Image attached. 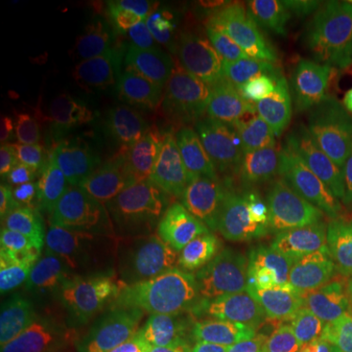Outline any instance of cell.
I'll list each match as a JSON object with an SVG mask.
<instances>
[{
    "label": "cell",
    "mask_w": 352,
    "mask_h": 352,
    "mask_svg": "<svg viewBox=\"0 0 352 352\" xmlns=\"http://www.w3.org/2000/svg\"><path fill=\"white\" fill-rule=\"evenodd\" d=\"M245 112L247 100L227 92L200 112L161 122L149 133L147 157L173 182L210 180L233 173L243 149Z\"/></svg>",
    "instance_id": "cell-1"
},
{
    "label": "cell",
    "mask_w": 352,
    "mask_h": 352,
    "mask_svg": "<svg viewBox=\"0 0 352 352\" xmlns=\"http://www.w3.org/2000/svg\"><path fill=\"white\" fill-rule=\"evenodd\" d=\"M249 124L252 138L272 143L323 175L339 161L351 133L339 108L314 94L280 98L261 90L252 102Z\"/></svg>",
    "instance_id": "cell-2"
},
{
    "label": "cell",
    "mask_w": 352,
    "mask_h": 352,
    "mask_svg": "<svg viewBox=\"0 0 352 352\" xmlns=\"http://www.w3.org/2000/svg\"><path fill=\"white\" fill-rule=\"evenodd\" d=\"M212 256L221 274L243 294V303L258 300L300 264L288 235L254 212H233L215 223Z\"/></svg>",
    "instance_id": "cell-3"
},
{
    "label": "cell",
    "mask_w": 352,
    "mask_h": 352,
    "mask_svg": "<svg viewBox=\"0 0 352 352\" xmlns=\"http://www.w3.org/2000/svg\"><path fill=\"white\" fill-rule=\"evenodd\" d=\"M106 307L129 352H180L200 329L196 309L163 278L127 280Z\"/></svg>",
    "instance_id": "cell-4"
},
{
    "label": "cell",
    "mask_w": 352,
    "mask_h": 352,
    "mask_svg": "<svg viewBox=\"0 0 352 352\" xmlns=\"http://www.w3.org/2000/svg\"><path fill=\"white\" fill-rule=\"evenodd\" d=\"M325 176L261 138L243 145L233 168L241 200L292 219H309L319 210Z\"/></svg>",
    "instance_id": "cell-5"
},
{
    "label": "cell",
    "mask_w": 352,
    "mask_h": 352,
    "mask_svg": "<svg viewBox=\"0 0 352 352\" xmlns=\"http://www.w3.org/2000/svg\"><path fill=\"white\" fill-rule=\"evenodd\" d=\"M98 229L116 263L176 247L190 233L186 219L170 204L135 186L120 188L102 204Z\"/></svg>",
    "instance_id": "cell-6"
},
{
    "label": "cell",
    "mask_w": 352,
    "mask_h": 352,
    "mask_svg": "<svg viewBox=\"0 0 352 352\" xmlns=\"http://www.w3.org/2000/svg\"><path fill=\"white\" fill-rule=\"evenodd\" d=\"M227 82V55L212 39L192 34L153 78L149 110L163 122L200 112L226 96Z\"/></svg>",
    "instance_id": "cell-7"
},
{
    "label": "cell",
    "mask_w": 352,
    "mask_h": 352,
    "mask_svg": "<svg viewBox=\"0 0 352 352\" xmlns=\"http://www.w3.org/2000/svg\"><path fill=\"white\" fill-rule=\"evenodd\" d=\"M323 278L309 263L300 264L263 294L243 303L258 352H302L323 296Z\"/></svg>",
    "instance_id": "cell-8"
},
{
    "label": "cell",
    "mask_w": 352,
    "mask_h": 352,
    "mask_svg": "<svg viewBox=\"0 0 352 352\" xmlns=\"http://www.w3.org/2000/svg\"><path fill=\"white\" fill-rule=\"evenodd\" d=\"M307 78L331 90L344 104L352 102V30L329 14H315L289 39Z\"/></svg>",
    "instance_id": "cell-9"
},
{
    "label": "cell",
    "mask_w": 352,
    "mask_h": 352,
    "mask_svg": "<svg viewBox=\"0 0 352 352\" xmlns=\"http://www.w3.org/2000/svg\"><path fill=\"white\" fill-rule=\"evenodd\" d=\"M302 352H352V276L340 264L325 270L321 303Z\"/></svg>",
    "instance_id": "cell-10"
},
{
    "label": "cell",
    "mask_w": 352,
    "mask_h": 352,
    "mask_svg": "<svg viewBox=\"0 0 352 352\" xmlns=\"http://www.w3.org/2000/svg\"><path fill=\"white\" fill-rule=\"evenodd\" d=\"M30 264L38 288H75L80 278L75 243L57 227H32Z\"/></svg>",
    "instance_id": "cell-11"
},
{
    "label": "cell",
    "mask_w": 352,
    "mask_h": 352,
    "mask_svg": "<svg viewBox=\"0 0 352 352\" xmlns=\"http://www.w3.org/2000/svg\"><path fill=\"white\" fill-rule=\"evenodd\" d=\"M39 327L57 331L71 340L82 339L88 327L87 296L78 288H25Z\"/></svg>",
    "instance_id": "cell-12"
},
{
    "label": "cell",
    "mask_w": 352,
    "mask_h": 352,
    "mask_svg": "<svg viewBox=\"0 0 352 352\" xmlns=\"http://www.w3.org/2000/svg\"><path fill=\"white\" fill-rule=\"evenodd\" d=\"M214 10L219 32L226 39L227 55L233 63L254 65L268 51H272L284 41H289L288 36L263 22L233 16L217 8Z\"/></svg>",
    "instance_id": "cell-13"
},
{
    "label": "cell",
    "mask_w": 352,
    "mask_h": 352,
    "mask_svg": "<svg viewBox=\"0 0 352 352\" xmlns=\"http://www.w3.org/2000/svg\"><path fill=\"white\" fill-rule=\"evenodd\" d=\"M214 8L233 16L263 22L282 32L289 39L317 14V4L296 2V0H231V2H215Z\"/></svg>",
    "instance_id": "cell-14"
},
{
    "label": "cell",
    "mask_w": 352,
    "mask_h": 352,
    "mask_svg": "<svg viewBox=\"0 0 352 352\" xmlns=\"http://www.w3.org/2000/svg\"><path fill=\"white\" fill-rule=\"evenodd\" d=\"M256 75L263 80L266 92L280 98H300L309 94V78L298 61L289 41L280 43L278 47L268 51L256 63Z\"/></svg>",
    "instance_id": "cell-15"
},
{
    "label": "cell",
    "mask_w": 352,
    "mask_h": 352,
    "mask_svg": "<svg viewBox=\"0 0 352 352\" xmlns=\"http://www.w3.org/2000/svg\"><path fill=\"white\" fill-rule=\"evenodd\" d=\"M180 352H258L252 340L247 311L241 305L226 319L198 333Z\"/></svg>",
    "instance_id": "cell-16"
},
{
    "label": "cell",
    "mask_w": 352,
    "mask_h": 352,
    "mask_svg": "<svg viewBox=\"0 0 352 352\" xmlns=\"http://www.w3.org/2000/svg\"><path fill=\"white\" fill-rule=\"evenodd\" d=\"M38 327L25 288H2L0 294V351L14 352Z\"/></svg>",
    "instance_id": "cell-17"
},
{
    "label": "cell",
    "mask_w": 352,
    "mask_h": 352,
    "mask_svg": "<svg viewBox=\"0 0 352 352\" xmlns=\"http://www.w3.org/2000/svg\"><path fill=\"white\" fill-rule=\"evenodd\" d=\"M327 217L339 233L352 241V131L339 161L333 166L327 194Z\"/></svg>",
    "instance_id": "cell-18"
},
{
    "label": "cell",
    "mask_w": 352,
    "mask_h": 352,
    "mask_svg": "<svg viewBox=\"0 0 352 352\" xmlns=\"http://www.w3.org/2000/svg\"><path fill=\"white\" fill-rule=\"evenodd\" d=\"M78 352H129L124 339L116 331L108 307L104 305L98 317L90 323L87 335L80 339Z\"/></svg>",
    "instance_id": "cell-19"
},
{
    "label": "cell",
    "mask_w": 352,
    "mask_h": 352,
    "mask_svg": "<svg viewBox=\"0 0 352 352\" xmlns=\"http://www.w3.org/2000/svg\"><path fill=\"white\" fill-rule=\"evenodd\" d=\"M28 243L18 231L2 233V251H0V282L2 288H12V284L24 274L28 264Z\"/></svg>",
    "instance_id": "cell-20"
},
{
    "label": "cell",
    "mask_w": 352,
    "mask_h": 352,
    "mask_svg": "<svg viewBox=\"0 0 352 352\" xmlns=\"http://www.w3.org/2000/svg\"><path fill=\"white\" fill-rule=\"evenodd\" d=\"M73 340L47 327H36L14 352H71Z\"/></svg>",
    "instance_id": "cell-21"
},
{
    "label": "cell",
    "mask_w": 352,
    "mask_h": 352,
    "mask_svg": "<svg viewBox=\"0 0 352 352\" xmlns=\"http://www.w3.org/2000/svg\"><path fill=\"white\" fill-rule=\"evenodd\" d=\"M351 276H352V270H351Z\"/></svg>",
    "instance_id": "cell-22"
}]
</instances>
